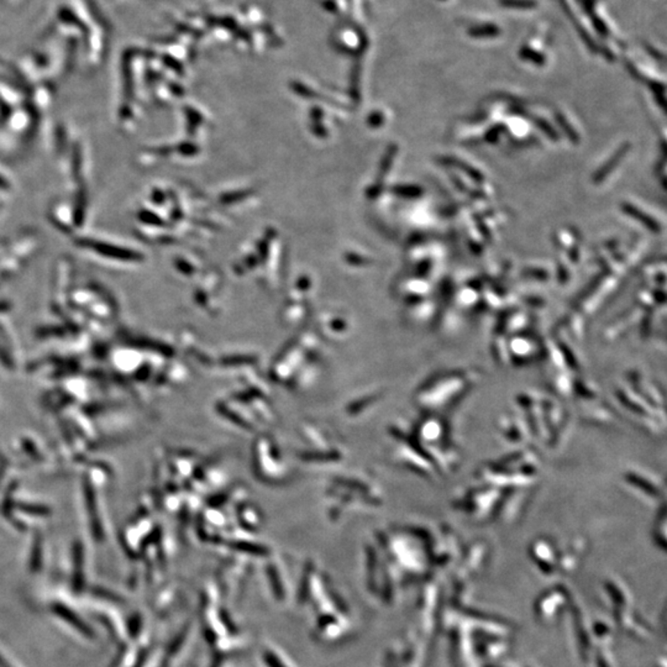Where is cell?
I'll return each instance as SVG.
<instances>
[{"mask_svg":"<svg viewBox=\"0 0 667 667\" xmlns=\"http://www.w3.org/2000/svg\"><path fill=\"white\" fill-rule=\"evenodd\" d=\"M625 208H627V211H629V214H630V215H633L635 219H638V220H640V222H644L645 225H646L648 228L651 229V230H659L657 224H656V222H654L651 217H646V215H644L641 211H638V209H636V208H634V206H625Z\"/></svg>","mask_w":667,"mask_h":667,"instance_id":"cell-1","label":"cell"},{"mask_svg":"<svg viewBox=\"0 0 667 667\" xmlns=\"http://www.w3.org/2000/svg\"><path fill=\"white\" fill-rule=\"evenodd\" d=\"M55 611L57 613V614H58V616L61 614L62 617H63V619H66V620H69V618H74V616H73L72 613H71L69 611H67L66 608H65L63 606H56ZM71 623H73V624H74V627H77V629L84 628L83 624L79 622L78 619H71Z\"/></svg>","mask_w":667,"mask_h":667,"instance_id":"cell-2","label":"cell"}]
</instances>
